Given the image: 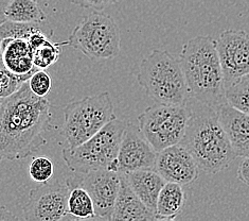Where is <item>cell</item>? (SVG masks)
Listing matches in <instances>:
<instances>
[{"label":"cell","mask_w":249,"mask_h":221,"mask_svg":"<svg viewBox=\"0 0 249 221\" xmlns=\"http://www.w3.org/2000/svg\"><path fill=\"white\" fill-rule=\"evenodd\" d=\"M225 86L249 74V34L243 30H226L215 40Z\"/></svg>","instance_id":"30bf717a"},{"label":"cell","mask_w":249,"mask_h":221,"mask_svg":"<svg viewBox=\"0 0 249 221\" xmlns=\"http://www.w3.org/2000/svg\"><path fill=\"white\" fill-rule=\"evenodd\" d=\"M68 45L94 61L110 60L120 52V31L111 16L91 12L71 32Z\"/></svg>","instance_id":"52a82bcc"},{"label":"cell","mask_w":249,"mask_h":221,"mask_svg":"<svg viewBox=\"0 0 249 221\" xmlns=\"http://www.w3.org/2000/svg\"><path fill=\"white\" fill-rule=\"evenodd\" d=\"M198 166L187 149L180 144L170 146L157 153L155 170L167 182L186 185L198 177Z\"/></svg>","instance_id":"4fadbf2b"},{"label":"cell","mask_w":249,"mask_h":221,"mask_svg":"<svg viewBox=\"0 0 249 221\" xmlns=\"http://www.w3.org/2000/svg\"><path fill=\"white\" fill-rule=\"evenodd\" d=\"M218 119L227 134L236 158L249 155V115L226 101L215 107Z\"/></svg>","instance_id":"5bb4252c"},{"label":"cell","mask_w":249,"mask_h":221,"mask_svg":"<svg viewBox=\"0 0 249 221\" xmlns=\"http://www.w3.org/2000/svg\"><path fill=\"white\" fill-rule=\"evenodd\" d=\"M69 192L70 185L67 181L43 183L29 194L22 208L23 218L29 221L67 220Z\"/></svg>","instance_id":"9c48e42d"},{"label":"cell","mask_w":249,"mask_h":221,"mask_svg":"<svg viewBox=\"0 0 249 221\" xmlns=\"http://www.w3.org/2000/svg\"><path fill=\"white\" fill-rule=\"evenodd\" d=\"M74 173V176L69 177L66 180L70 185V192L67 200V219H97L90 196L87 193V190L80 185V173Z\"/></svg>","instance_id":"ac0fdd59"},{"label":"cell","mask_w":249,"mask_h":221,"mask_svg":"<svg viewBox=\"0 0 249 221\" xmlns=\"http://www.w3.org/2000/svg\"><path fill=\"white\" fill-rule=\"evenodd\" d=\"M7 1L8 0H0V26H1L5 20H7L4 17V14H3V10H4Z\"/></svg>","instance_id":"f546056e"},{"label":"cell","mask_w":249,"mask_h":221,"mask_svg":"<svg viewBox=\"0 0 249 221\" xmlns=\"http://www.w3.org/2000/svg\"><path fill=\"white\" fill-rule=\"evenodd\" d=\"M122 173L138 198L151 211L155 212L158 195L167 181L156 170H135Z\"/></svg>","instance_id":"e0dca14e"},{"label":"cell","mask_w":249,"mask_h":221,"mask_svg":"<svg viewBox=\"0 0 249 221\" xmlns=\"http://www.w3.org/2000/svg\"><path fill=\"white\" fill-rule=\"evenodd\" d=\"M189 116L188 101L185 104L157 103L138 116V127L155 151L159 152L179 144L185 135Z\"/></svg>","instance_id":"ba28073f"},{"label":"cell","mask_w":249,"mask_h":221,"mask_svg":"<svg viewBox=\"0 0 249 221\" xmlns=\"http://www.w3.org/2000/svg\"><path fill=\"white\" fill-rule=\"evenodd\" d=\"M54 172L53 162L46 157H36L31 161L29 166V173L33 181L37 183L48 182Z\"/></svg>","instance_id":"cb8c5ba5"},{"label":"cell","mask_w":249,"mask_h":221,"mask_svg":"<svg viewBox=\"0 0 249 221\" xmlns=\"http://www.w3.org/2000/svg\"><path fill=\"white\" fill-rule=\"evenodd\" d=\"M225 100L249 115V74L225 86Z\"/></svg>","instance_id":"7402d4cb"},{"label":"cell","mask_w":249,"mask_h":221,"mask_svg":"<svg viewBox=\"0 0 249 221\" xmlns=\"http://www.w3.org/2000/svg\"><path fill=\"white\" fill-rule=\"evenodd\" d=\"M111 220H156L155 214L134 193L122 172H120V188L112 211Z\"/></svg>","instance_id":"2e32d148"},{"label":"cell","mask_w":249,"mask_h":221,"mask_svg":"<svg viewBox=\"0 0 249 221\" xmlns=\"http://www.w3.org/2000/svg\"><path fill=\"white\" fill-rule=\"evenodd\" d=\"M179 63L185 76L189 97L216 107L225 102V80L215 40L199 37L183 45Z\"/></svg>","instance_id":"3957f363"},{"label":"cell","mask_w":249,"mask_h":221,"mask_svg":"<svg viewBox=\"0 0 249 221\" xmlns=\"http://www.w3.org/2000/svg\"><path fill=\"white\" fill-rule=\"evenodd\" d=\"M35 32H44L51 39L53 37V29L47 20L33 22H15L5 20L0 26V40L5 38H15L28 40Z\"/></svg>","instance_id":"44dd1931"},{"label":"cell","mask_w":249,"mask_h":221,"mask_svg":"<svg viewBox=\"0 0 249 221\" xmlns=\"http://www.w3.org/2000/svg\"><path fill=\"white\" fill-rule=\"evenodd\" d=\"M62 133L69 148L80 146L116 118L109 93L88 96L64 107Z\"/></svg>","instance_id":"8992f818"},{"label":"cell","mask_w":249,"mask_h":221,"mask_svg":"<svg viewBox=\"0 0 249 221\" xmlns=\"http://www.w3.org/2000/svg\"><path fill=\"white\" fill-rule=\"evenodd\" d=\"M74 4L83 9H93L96 11H102L110 5L119 2L120 0H71Z\"/></svg>","instance_id":"4316f807"},{"label":"cell","mask_w":249,"mask_h":221,"mask_svg":"<svg viewBox=\"0 0 249 221\" xmlns=\"http://www.w3.org/2000/svg\"><path fill=\"white\" fill-rule=\"evenodd\" d=\"M243 159L244 160L242 161L238 168V178L242 183L249 186V155Z\"/></svg>","instance_id":"83f0119b"},{"label":"cell","mask_w":249,"mask_h":221,"mask_svg":"<svg viewBox=\"0 0 249 221\" xmlns=\"http://www.w3.org/2000/svg\"><path fill=\"white\" fill-rule=\"evenodd\" d=\"M157 153L139 127L127 121L118 152V172L155 170Z\"/></svg>","instance_id":"7c38bea8"},{"label":"cell","mask_w":249,"mask_h":221,"mask_svg":"<svg viewBox=\"0 0 249 221\" xmlns=\"http://www.w3.org/2000/svg\"><path fill=\"white\" fill-rule=\"evenodd\" d=\"M80 185L89 194L97 219L111 220L120 188V172L99 169L80 173Z\"/></svg>","instance_id":"8fae6325"},{"label":"cell","mask_w":249,"mask_h":221,"mask_svg":"<svg viewBox=\"0 0 249 221\" xmlns=\"http://www.w3.org/2000/svg\"><path fill=\"white\" fill-rule=\"evenodd\" d=\"M11 220H18V217L12 214L8 208L0 205V221H11Z\"/></svg>","instance_id":"f1b7e54d"},{"label":"cell","mask_w":249,"mask_h":221,"mask_svg":"<svg viewBox=\"0 0 249 221\" xmlns=\"http://www.w3.org/2000/svg\"><path fill=\"white\" fill-rule=\"evenodd\" d=\"M3 14L7 20L15 22H33L47 20L45 12L37 0H8Z\"/></svg>","instance_id":"ffe728a7"},{"label":"cell","mask_w":249,"mask_h":221,"mask_svg":"<svg viewBox=\"0 0 249 221\" xmlns=\"http://www.w3.org/2000/svg\"><path fill=\"white\" fill-rule=\"evenodd\" d=\"M0 59L10 73L27 82L37 70L33 64V53L27 40L5 38L0 40Z\"/></svg>","instance_id":"9a60e30c"},{"label":"cell","mask_w":249,"mask_h":221,"mask_svg":"<svg viewBox=\"0 0 249 221\" xmlns=\"http://www.w3.org/2000/svg\"><path fill=\"white\" fill-rule=\"evenodd\" d=\"M126 124L127 121L116 117L80 146L65 148L62 157L68 168L79 173L99 169L118 171V152Z\"/></svg>","instance_id":"5b68a950"},{"label":"cell","mask_w":249,"mask_h":221,"mask_svg":"<svg viewBox=\"0 0 249 221\" xmlns=\"http://www.w3.org/2000/svg\"><path fill=\"white\" fill-rule=\"evenodd\" d=\"M23 82L19 77L15 76L14 74L3 66L0 59V99L10 96L18 89Z\"/></svg>","instance_id":"d4e9b609"},{"label":"cell","mask_w":249,"mask_h":221,"mask_svg":"<svg viewBox=\"0 0 249 221\" xmlns=\"http://www.w3.org/2000/svg\"><path fill=\"white\" fill-rule=\"evenodd\" d=\"M137 81L157 103L185 104L190 98L179 60L165 50H153L142 60Z\"/></svg>","instance_id":"277c9868"},{"label":"cell","mask_w":249,"mask_h":221,"mask_svg":"<svg viewBox=\"0 0 249 221\" xmlns=\"http://www.w3.org/2000/svg\"><path fill=\"white\" fill-rule=\"evenodd\" d=\"M51 104L36 96L28 81L0 101V162L30 157L46 145L45 131L51 121Z\"/></svg>","instance_id":"6da1fadb"},{"label":"cell","mask_w":249,"mask_h":221,"mask_svg":"<svg viewBox=\"0 0 249 221\" xmlns=\"http://www.w3.org/2000/svg\"><path fill=\"white\" fill-rule=\"evenodd\" d=\"M68 45V41L53 43L51 39H46L32 49L33 64L37 69H46L54 64L61 56V47Z\"/></svg>","instance_id":"603a6c76"},{"label":"cell","mask_w":249,"mask_h":221,"mask_svg":"<svg viewBox=\"0 0 249 221\" xmlns=\"http://www.w3.org/2000/svg\"><path fill=\"white\" fill-rule=\"evenodd\" d=\"M182 185L167 182L158 195L155 219L156 220H174L182 212L185 206L186 195Z\"/></svg>","instance_id":"d6986e66"},{"label":"cell","mask_w":249,"mask_h":221,"mask_svg":"<svg viewBox=\"0 0 249 221\" xmlns=\"http://www.w3.org/2000/svg\"><path fill=\"white\" fill-rule=\"evenodd\" d=\"M190 116L179 144L191 153L198 168L208 175L223 171L236 155L219 121L215 107L189 98Z\"/></svg>","instance_id":"7a4b0ae2"},{"label":"cell","mask_w":249,"mask_h":221,"mask_svg":"<svg viewBox=\"0 0 249 221\" xmlns=\"http://www.w3.org/2000/svg\"><path fill=\"white\" fill-rule=\"evenodd\" d=\"M0 101H1V99H0Z\"/></svg>","instance_id":"4dcf8cb0"},{"label":"cell","mask_w":249,"mask_h":221,"mask_svg":"<svg viewBox=\"0 0 249 221\" xmlns=\"http://www.w3.org/2000/svg\"><path fill=\"white\" fill-rule=\"evenodd\" d=\"M31 91L39 97H45L51 91L52 78L44 69H37L28 80Z\"/></svg>","instance_id":"484cf974"}]
</instances>
